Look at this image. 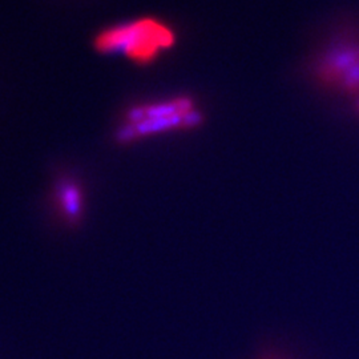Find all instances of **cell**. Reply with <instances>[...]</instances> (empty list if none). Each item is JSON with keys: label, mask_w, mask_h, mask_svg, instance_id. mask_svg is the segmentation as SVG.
Masks as SVG:
<instances>
[{"label": "cell", "mask_w": 359, "mask_h": 359, "mask_svg": "<svg viewBox=\"0 0 359 359\" xmlns=\"http://www.w3.org/2000/svg\"><path fill=\"white\" fill-rule=\"evenodd\" d=\"M176 43L175 31L154 19L116 27L99 35L95 46L104 53L120 52L137 63H149Z\"/></svg>", "instance_id": "1"}, {"label": "cell", "mask_w": 359, "mask_h": 359, "mask_svg": "<svg viewBox=\"0 0 359 359\" xmlns=\"http://www.w3.org/2000/svg\"><path fill=\"white\" fill-rule=\"evenodd\" d=\"M311 75L326 90L359 96L358 35L334 39L313 60Z\"/></svg>", "instance_id": "2"}, {"label": "cell", "mask_w": 359, "mask_h": 359, "mask_svg": "<svg viewBox=\"0 0 359 359\" xmlns=\"http://www.w3.org/2000/svg\"><path fill=\"white\" fill-rule=\"evenodd\" d=\"M204 117L200 111H196L191 115L170 117V118H157V120H145L136 124H128L120 130L118 140L130 142L142 136L154 135L158 132L167 130H181V129H192L198 127L203 123Z\"/></svg>", "instance_id": "3"}, {"label": "cell", "mask_w": 359, "mask_h": 359, "mask_svg": "<svg viewBox=\"0 0 359 359\" xmlns=\"http://www.w3.org/2000/svg\"><path fill=\"white\" fill-rule=\"evenodd\" d=\"M198 111L193 100L188 97H177L163 103L142 105L130 109L128 114L129 124H136L145 120H157V118H170L179 116L191 115Z\"/></svg>", "instance_id": "4"}, {"label": "cell", "mask_w": 359, "mask_h": 359, "mask_svg": "<svg viewBox=\"0 0 359 359\" xmlns=\"http://www.w3.org/2000/svg\"><path fill=\"white\" fill-rule=\"evenodd\" d=\"M56 205L60 215L69 222L76 224L83 215V193L72 181H63L56 189Z\"/></svg>", "instance_id": "5"}, {"label": "cell", "mask_w": 359, "mask_h": 359, "mask_svg": "<svg viewBox=\"0 0 359 359\" xmlns=\"http://www.w3.org/2000/svg\"><path fill=\"white\" fill-rule=\"evenodd\" d=\"M358 111H359V103H358Z\"/></svg>", "instance_id": "6"}]
</instances>
